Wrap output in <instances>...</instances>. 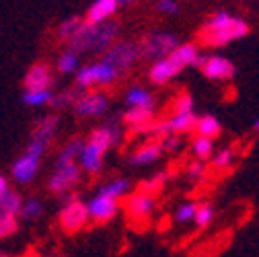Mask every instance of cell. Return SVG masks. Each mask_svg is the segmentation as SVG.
Wrapping results in <instances>:
<instances>
[{"mask_svg": "<svg viewBox=\"0 0 259 257\" xmlns=\"http://www.w3.org/2000/svg\"><path fill=\"white\" fill-rule=\"evenodd\" d=\"M214 216H216L214 206L208 204V202H202V204H198V208H196V218H193V222H196L200 229H208L210 224L214 222Z\"/></svg>", "mask_w": 259, "mask_h": 257, "instance_id": "34", "label": "cell"}, {"mask_svg": "<svg viewBox=\"0 0 259 257\" xmlns=\"http://www.w3.org/2000/svg\"><path fill=\"white\" fill-rule=\"evenodd\" d=\"M130 187H132V183H130V179H125V177H115V179H111V181H107V183H103L101 187H99V191L97 194H101V196H107V198H111V200H121L127 191H130Z\"/></svg>", "mask_w": 259, "mask_h": 257, "instance_id": "24", "label": "cell"}, {"mask_svg": "<svg viewBox=\"0 0 259 257\" xmlns=\"http://www.w3.org/2000/svg\"><path fill=\"white\" fill-rule=\"evenodd\" d=\"M138 58H140V54H138V46L134 41H115L101 56V60L105 64H109V66L117 72V76H123L136 64Z\"/></svg>", "mask_w": 259, "mask_h": 257, "instance_id": "7", "label": "cell"}, {"mask_svg": "<svg viewBox=\"0 0 259 257\" xmlns=\"http://www.w3.org/2000/svg\"><path fill=\"white\" fill-rule=\"evenodd\" d=\"M80 183V167L78 163H68V165H54V171L48 179V187L52 194L58 198L72 194L74 187Z\"/></svg>", "mask_w": 259, "mask_h": 257, "instance_id": "8", "label": "cell"}, {"mask_svg": "<svg viewBox=\"0 0 259 257\" xmlns=\"http://www.w3.org/2000/svg\"><path fill=\"white\" fill-rule=\"evenodd\" d=\"M158 144H160L163 154H177L183 148V138L179 134H167L158 140Z\"/></svg>", "mask_w": 259, "mask_h": 257, "instance_id": "36", "label": "cell"}, {"mask_svg": "<svg viewBox=\"0 0 259 257\" xmlns=\"http://www.w3.org/2000/svg\"><path fill=\"white\" fill-rule=\"evenodd\" d=\"M200 70L210 80H231L237 72L235 62L224 56H206Z\"/></svg>", "mask_w": 259, "mask_h": 257, "instance_id": "11", "label": "cell"}, {"mask_svg": "<svg viewBox=\"0 0 259 257\" xmlns=\"http://www.w3.org/2000/svg\"><path fill=\"white\" fill-rule=\"evenodd\" d=\"M196 208H198L196 202H183V204L175 210V222H179V224L193 222V218H196Z\"/></svg>", "mask_w": 259, "mask_h": 257, "instance_id": "37", "label": "cell"}, {"mask_svg": "<svg viewBox=\"0 0 259 257\" xmlns=\"http://www.w3.org/2000/svg\"><path fill=\"white\" fill-rule=\"evenodd\" d=\"M181 70H183V68L177 66V64L167 56V58H163V60L152 62V66H150V70H148V78H150L152 84H158V87H160V84L171 82Z\"/></svg>", "mask_w": 259, "mask_h": 257, "instance_id": "15", "label": "cell"}, {"mask_svg": "<svg viewBox=\"0 0 259 257\" xmlns=\"http://www.w3.org/2000/svg\"><path fill=\"white\" fill-rule=\"evenodd\" d=\"M9 189H11V185H9V179H7L5 175H0V196H5Z\"/></svg>", "mask_w": 259, "mask_h": 257, "instance_id": "42", "label": "cell"}, {"mask_svg": "<svg viewBox=\"0 0 259 257\" xmlns=\"http://www.w3.org/2000/svg\"><path fill=\"white\" fill-rule=\"evenodd\" d=\"M136 46H138L140 58L156 62L175 52V48L179 46V37L169 33V31H152V33H146Z\"/></svg>", "mask_w": 259, "mask_h": 257, "instance_id": "5", "label": "cell"}, {"mask_svg": "<svg viewBox=\"0 0 259 257\" xmlns=\"http://www.w3.org/2000/svg\"><path fill=\"white\" fill-rule=\"evenodd\" d=\"M21 206H23V198L15 189H9L5 196H0V216H17L19 218Z\"/></svg>", "mask_w": 259, "mask_h": 257, "instance_id": "26", "label": "cell"}, {"mask_svg": "<svg viewBox=\"0 0 259 257\" xmlns=\"http://www.w3.org/2000/svg\"><path fill=\"white\" fill-rule=\"evenodd\" d=\"M117 37H119V23L113 19L99 25H91L82 21L76 35L68 41V50L74 52L76 56H84V54L103 56L117 41Z\"/></svg>", "mask_w": 259, "mask_h": 257, "instance_id": "2", "label": "cell"}, {"mask_svg": "<svg viewBox=\"0 0 259 257\" xmlns=\"http://www.w3.org/2000/svg\"><path fill=\"white\" fill-rule=\"evenodd\" d=\"M117 72L105 64L103 60L95 62V64H87L80 66L74 72V87H78L80 91H89L91 87H111L117 80Z\"/></svg>", "mask_w": 259, "mask_h": 257, "instance_id": "6", "label": "cell"}, {"mask_svg": "<svg viewBox=\"0 0 259 257\" xmlns=\"http://www.w3.org/2000/svg\"><path fill=\"white\" fill-rule=\"evenodd\" d=\"M78 58H80V56H76V54L70 52V50L62 52L60 58H58V62H56V70H58L60 74H64V76L74 74V72L80 68V60H78Z\"/></svg>", "mask_w": 259, "mask_h": 257, "instance_id": "31", "label": "cell"}, {"mask_svg": "<svg viewBox=\"0 0 259 257\" xmlns=\"http://www.w3.org/2000/svg\"><path fill=\"white\" fill-rule=\"evenodd\" d=\"M117 3H119V7H132L138 3V0H117Z\"/></svg>", "mask_w": 259, "mask_h": 257, "instance_id": "43", "label": "cell"}, {"mask_svg": "<svg viewBox=\"0 0 259 257\" xmlns=\"http://www.w3.org/2000/svg\"><path fill=\"white\" fill-rule=\"evenodd\" d=\"M80 25H82V17H78V15H72V17H66L60 25H58V39L60 41H70L74 35H76V31L80 29Z\"/></svg>", "mask_w": 259, "mask_h": 257, "instance_id": "30", "label": "cell"}, {"mask_svg": "<svg viewBox=\"0 0 259 257\" xmlns=\"http://www.w3.org/2000/svg\"><path fill=\"white\" fill-rule=\"evenodd\" d=\"M187 175L193 181L206 177V163H202V160H193V163H189L187 165Z\"/></svg>", "mask_w": 259, "mask_h": 257, "instance_id": "41", "label": "cell"}, {"mask_svg": "<svg viewBox=\"0 0 259 257\" xmlns=\"http://www.w3.org/2000/svg\"><path fill=\"white\" fill-rule=\"evenodd\" d=\"M119 9V3L117 0H93V5L89 7L87 15H84V23H91V25H99V23H105L109 19L115 17Z\"/></svg>", "mask_w": 259, "mask_h": 257, "instance_id": "16", "label": "cell"}, {"mask_svg": "<svg viewBox=\"0 0 259 257\" xmlns=\"http://www.w3.org/2000/svg\"><path fill=\"white\" fill-rule=\"evenodd\" d=\"M56 132H58V115L56 113H50V115H44L35 123L33 132H31V138L39 140V142H46V144H52Z\"/></svg>", "mask_w": 259, "mask_h": 257, "instance_id": "18", "label": "cell"}, {"mask_svg": "<svg viewBox=\"0 0 259 257\" xmlns=\"http://www.w3.org/2000/svg\"><path fill=\"white\" fill-rule=\"evenodd\" d=\"M62 206H60V212H58V222L62 231L66 233H78L87 227L89 222V212H87V204L74 194H66L60 198Z\"/></svg>", "mask_w": 259, "mask_h": 257, "instance_id": "4", "label": "cell"}, {"mask_svg": "<svg viewBox=\"0 0 259 257\" xmlns=\"http://www.w3.org/2000/svg\"><path fill=\"white\" fill-rule=\"evenodd\" d=\"M193 130H196V134L202 136V138H210V140H214V138H218V136L222 134V123H220V119H218L216 115L206 113V115L198 117L196 127H193Z\"/></svg>", "mask_w": 259, "mask_h": 257, "instance_id": "20", "label": "cell"}, {"mask_svg": "<svg viewBox=\"0 0 259 257\" xmlns=\"http://www.w3.org/2000/svg\"><path fill=\"white\" fill-rule=\"evenodd\" d=\"M233 163H235V150L233 148H222V150L212 154V167L218 169V171L231 169Z\"/></svg>", "mask_w": 259, "mask_h": 257, "instance_id": "35", "label": "cell"}, {"mask_svg": "<svg viewBox=\"0 0 259 257\" xmlns=\"http://www.w3.org/2000/svg\"><path fill=\"white\" fill-rule=\"evenodd\" d=\"M82 144H84L82 138H72L70 142H66V146H64V148L60 150V154L56 156V163H54V165L78 163V154H80V150H82Z\"/></svg>", "mask_w": 259, "mask_h": 257, "instance_id": "27", "label": "cell"}, {"mask_svg": "<svg viewBox=\"0 0 259 257\" xmlns=\"http://www.w3.org/2000/svg\"><path fill=\"white\" fill-rule=\"evenodd\" d=\"M123 123L132 127V132L138 130V127L154 121V109H142V107H132V109H127L123 115H121Z\"/></svg>", "mask_w": 259, "mask_h": 257, "instance_id": "23", "label": "cell"}, {"mask_svg": "<svg viewBox=\"0 0 259 257\" xmlns=\"http://www.w3.org/2000/svg\"><path fill=\"white\" fill-rule=\"evenodd\" d=\"M80 89L78 87H70V89H64L62 93H56L54 95V99H52V105L50 107H54V109H64V107H72L74 103H76V99L80 97Z\"/></svg>", "mask_w": 259, "mask_h": 257, "instance_id": "33", "label": "cell"}, {"mask_svg": "<svg viewBox=\"0 0 259 257\" xmlns=\"http://www.w3.org/2000/svg\"><path fill=\"white\" fill-rule=\"evenodd\" d=\"M72 107L82 117H99L109 109V97L101 91H82Z\"/></svg>", "mask_w": 259, "mask_h": 257, "instance_id": "9", "label": "cell"}, {"mask_svg": "<svg viewBox=\"0 0 259 257\" xmlns=\"http://www.w3.org/2000/svg\"><path fill=\"white\" fill-rule=\"evenodd\" d=\"M0 257H9V255H7V253H3V251H0Z\"/></svg>", "mask_w": 259, "mask_h": 257, "instance_id": "45", "label": "cell"}, {"mask_svg": "<svg viewBox=\"0 0 259 257\" xmlns=\"http://www.w3.org/2000/svg\"><path fill=\"white\" fill-rule=\"evenodd\" d=\"M87 212H89V220L105 224V222L113 220L115 214L119 212V202L117 200H111L107 196L97 194L95 198H91L87 202Z\"/></svg>", "mask_w": 259, "mask_h": 257, "instance_id": "12", "label": "cell"}, {"mask_svg": "<svg viewBox=\"0 0 259 257\" xmlns=\"http://www.w3.org/2000/svg\"><path fill=\"white\" fill-rule=\"evenodd\" d=\"M163 156L158 140H146L144 144H140L132 154H130V165L134 167H144V165H152Z\"/></svg>", "mask_w": 259, "mask_h": 257, "instance_id": "17", "label": "cell"}, {"mask_svg": "<svg viewBox=\"0 0 259 257\" xmlns=\"http://www.w3.org/2000/svg\"><path fill=\"white\" fill-rule=\"evenodd\" d=\"M239 3H249V0H239Z\"/></svg>", "mask_w": 259, "mask_h": 257, "instance_id": "46", "label": "cell"}, {"mask_svg": "<svg viewBox=\"0 0 259 257\" xmlns=\"http://www.w3.org/2000/svg\"><path fill=\"white\" fill-rule=\"evenodd\" d=\"M196 121H198V115L193 111H187V113H175L171 119H169V125H171V134H187L196 127Z\"/></svg>", "mask_w": 259, "mask_h": 257, "instance_id": "25", "label": "cell"}, {"mask_svg": "<svg viewBox=\"0 0 259 257\" xmlns=\"http://www.w3.org/2000/svg\"><path fill=\"white\" fill-rule=\"evenodd\" d=\"M119 140V127L117 121H105L99 127H95L91 132V136L84 140L82 150L78 154V165L80 171L89 173V175H97L103 169V158L105 152L115 146Z\"/></svg>", "mask_w": 259, "mask_h": 257, "instance_id": "3", "label": "cell"}, {"mask_svg": "<svg viewBox=\"0 0 259 257\" xmlns=\"http://www.w3.org/2000/svg\"><path fill=\"white\" fill-rule=\"evenodd\" d=\"M41 216H44V204H41L39 198H27V200H23L19 218H23L27 222H37Z\"/></svg>", "mask_w": 259, "mask_h": 257, "instance_id": "32", "label": "cell"}, {"mask_svg": "<svg viewBox=\"0 0 259 257\" xmlns=\"http://www.w3.org/2000/svg\"><path fill=\"white\" fill-rule=\"evenodd\" d=\"M154 206H156V200L152 196H146L142 191H134L132 196H127L123 210L130 218L140 220V218H148L154 212Z\"/></svg>", "mask_w": 259, "mask_h": 257, "instance_id": "14", "label": "cell"}, {"mask_svg": "<svg viewBox=\"0 0 259 257\" xmlns=\"http://www.w3.org/2000/svg\"><path fill=\"white\" fill-rule=\"evenodd\" d=\"M169 181H171V173H169V171H158V173H154L152 177L140 181V183H138V191H142V194L154 198L156 194H160V191L167 187Z\"/></svg>", "mask_w": 259, "mask_h": 257, "instance_id": "22", "label": "cell"}, {"mask_svg": "<svg viewBox=\"0 0 259 257\" xmlns=\"http://www.w3.org/2000/svg\"><path fill=\"white\" fill-rule=\"evenodd\" d=\"M189 148H191V154L196 156V160H202V163L210 160L212 154L216 152V150H214V140H210V138H202V136H196V138H193L191 144H189Z\"/></svg>", "mask_w": 259, "mask_h": 257, "instance_id": "29", "label": "cell"}, {"mask_svg": "<svg viewBox=\"0 0 259 257\" xmlns=\"http://www.w3.org/2000/svg\"><path fill=\"white\" fill-rule=\"evenodd\" d=\"M56 91L54 89H39V91H25L23 93V103L27 107H44V105H52Z\"/></svg>", "mask_w": 259, "mask_h": 257, "instance_id": "28", "label": "cell"}, {"mask_svg": "<svg viewBox=\"0 0 259 257\" xmlns=\"http://www.w3.org/2000/svg\"><path fill=\"white\" fill-rule=\"evenodd\" d=\"M255 130H257V134H259V119L255 121Z\"/></svg>", "mask_w": 259, "mask_h": 257, "instance_id": "44", "label": "cell"}, {"mask_svg": "<svg viewBox=\"0 0 259 257\" xmlns=\"http://www.w3.org/2000/svg\"><path fill=\"white\" fill-rule=\"evenodd\" d=\"M193 111V97L189 93H179L175 99V113H187Z\"/></svg>", "mask_w": 259, "mask_h": 257, "instance_id": "39", "label": "cell"}, {"mask_svg": "<svg viewBox=\"0 0 259 257\" xmlns=\"http://www.w3.org/2000/svg\"><path fill=\"white\" fill-rule=\"evenodd\" d=\"M179 3L177 0H156V11L160 13V15H177L179 13Z\"/></svg>", "mask_w": 259, "mask_h": 257, "instance_id": "40", "label": "cell"}, {"mask_svg": "<svg viewBox=\"0 0 259 257\" xmlns=\"http://www.w3.org/2000/svg\"><path fill=\"white\" fill-rule=\"evenodd\" d=\"M19 231L17 216H0V239H9Z\"/></svg>", "mask_w": 259, "mask_h": 257, "instance_id": "38", "label": "cell"}, {"mask_svg": "<svg viewBox=\"0 0 259 257\" xmlns=\"http://www.w3.org/2000/svg\"><path fill=\"white\" fill-rule=\"evenodd\" d=\"M200 48L196 46V44H179L177 48H175V52L169 56L177 66H181V68H187V66H193V64L198 62V58H200Z\"/></svg>", "mask_w": 259, "mask_h": 257, "instance_id": "19", "label": "cell"}, {"mask_svg": "<svg viewBox=\"0 0 259 257\" xmlns=\"http://www.w3.org/2000/svg\"><path fill=\"white\" fill-rule=\"evenodd\" d=\"M249 23L229 11H216L202 27L200 41L208 48H224L249 35Z\"/></svg>", "mask_w": 259, "mask_h": 257, "instance_id": "1", "label": "cell"}, {"mask_svg": "<svg viewBox=\"0 0 259 257\" xmlns=\"http://www.w3.org/2000/svg\"><path fill=\"white\" fill-rule=\"evenodd\" d=\"M56 84V74L54 68L48 62H35L23 78V89L25 91H39V89H54Z\"/></svg>", "mask_w": 259, "mask_h": 257, "instance_id": "10", "label": "cell"}, {"mask_svg": "<svg viewBox=\"0 0 259 257\" xmlns=\"http://www.w3.org/2000/svg\"><path fill=\"white\" fill-rule=\"evenodd\" d=\"M39 169H41V158L37 156H31V154H21L13 167H11V173H13V179L21 185H27L31 183L37 175H39Z\"/></svg>", "mask_w": 259, "mask_h": 257, "instance_id": "13", "label": "cell"}, {"mask_svg": "<svg viewBox=\"0 0 259 257\" xmlns=\"http://www.w3.org/2000/svg\"><path fill=\"white\" fill-rule=\"evenodd\" d=\"M125 105L132 107H142V109H154V95L142 87H132L125 93Z\"/></svg>", "mask_w": 259, "mask_h": 257, "instance_id": "21", "label": "cell"}]
</instances>
